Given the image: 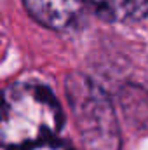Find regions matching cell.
<instances>
[{"label": "cell", "mask_w": 148, "mask_h": 150, "mask_svg": "<svg viewBox=\"0 0 148 150\" xmlns=\"http://www.w3.org/2000/svg\"><path fill=\"white\" fill-rule=\"evenodd\" d=\"M63 120L59 101L38 82H14L0 91V145L9 150L54 138Z\"/></svg>", "instance_id": "obj_1"}, {"label": "cell", "mask_w": 148, "mask_h": 150, "mask_svg": "<svg viewBox=\"0 0 148 150\" xmlns=\"http://www.w3.org/2000/svg\"><path fill=\"white\" fill-rule=\"evenodd\" d=\"M68 101L85 150H120V133L106 93L80 74L68 77Z\"/></svg>", "instance_id": "obj_2"}, {"label": "cell", "mask_w": 148, "mask_h": 150, "mask_svg": "<svg viewBox=\"0 0 148 150\" xmlns=\"http://www.w3.org/2000/svg\"><path fill=\"white\" fill-rule=\"evenodd\" d=\"M30 16L51 30H65L82 14L84 0H23Z\"/></svg>", "instance_id": "obj_3"}, {"label": "cell", "mask_w": 148, "mask_h": 150, "mask_svg": "<svg viewBox=\"0 0 148 150\" xmlns=\"http://www.w3.org/2000/svg\"><path fill=\"white\" fill-rule=\"evenodd\" d=\"M101 19L110 23L141 21L148 16V0H84Z\"/></svg>", "instance_id": "obj_4"}, {"label": "cell", "mask_w": 148, "mask_h": 150, "mask_svg": "<svg viewBox=\"0 0 148 150\" xmlns=\"http://www.w3.org/2000/svg\"><path fill=\"white\" fill-rule=\"evenodd\" d=\"M11 150H73L66 142L51 138V140H44L38 143H32V145H25V147H18V149H11Z\"/></svg>", "instance_id": "obj_5"}]
</instances>
